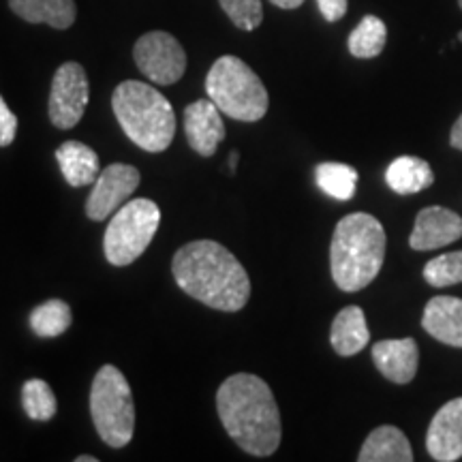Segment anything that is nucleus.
Returning a JSON list of instances; mask_svg holds the SVG:
<instances>
[{"instance_id": "obj_1", "label": "nucleus", "mask_w": 462, "mask_h": 462, "mask_svg": "<svg viewBox=\"0 0 462 462\" xmlns=\"http://www.w3.org/2000/svg\"><path fill=\"white\" fill-rule=\"evenodd\" d=\"M171 274L184 293L223 313L242 310L251 298L245 265L218 242L195 240L178 248Z\"/></svg>"}, {"instance_id": "obj_2", "label": "nucleus", "mask_w": 462, "mask_h": 462, "mask_svg": "<svg viewBox=\"0 0 462 462\" xmlns=\"http://www.w3.org/2000/svg\"><path fill=\"white\" fill-rule=\"evenodd\" d=\"M217 411L227 435L246 454L265 458L281 446L282 426L279 404L262 377L231 374L217 392Z\"/></svg>"}, {"instance_id": "obj_3", "label": "nucleus", "mask_w": 462, "mask_h": 462, "mask_svg": "<svg viewBox=\"0 0 462 462\" xmlns=\"http://www.w3.org/2000/svg\"><path fill=\"white\" fill-rule=\"evenodd\" d=\"M385 229L366 212H354L340 218L332 236L330 270L338 289L360 291L377 279L385 259Z\"/></svg>"}, {"instance_id": "obj_4", "label": "nucleus", "mask_w": 462, "mask_h": 462, "mask_svg": "<svg viewBox=\"0 0 462 462\" xmlns=\"http://www.w3.org/2000/svg\"><path fill=\"white\" fill-rule=\"evenodd\" d=\"M112 107L125 135L148 152H163L176 135L171 103L152 86L126 79L114 90Z\"/></svg>"}, {"instance_id": "obj_5", "label": "nucleus", "mask_w": 462, "mask_h": 462, "mask_svg": "<svg viewBox=\"0 0 462 462\" xmlns=\"http://www.w3.org/2000/svg\"><path fill=\"white\" fill-rule=\"evenodd\" d=\"M206 92L221 114L240 123H257L270 106L259 75L238 56L218 58L206 75Z\"/></svg>"}, {"instance_id": "obj_6", "label": "nucleus", "mask_w": 462, "mask_h": 462, "mask_svg": "<svg viewBox=\"0 0 462 462\" xmlns=\"http://www.w3.org/2000/svg\"><path fill=\"white\" fill-rule=\"evenodd\" d=\"M90 415L106 446L120 449L131 443L135 430V404H133L131 385L112 364H106L92 381Z\"/></svg>"}, {"instance_id": "obj_7", "label": "nucleus", "mask_w": 462, "mask_h": 462, "mask_svg": "<svg viewBox=\"0 0 462 462\" xmlns=\"http://www.w3.org/2000/svg\"><path fill=\"white\" fill-rule=\"evenodd\" d=\"M161 225V210L152 199H131L112 215L106 236L103 253L116 268L131 265L143 255Z\"/></svg>"}, {"instance_id": "obj_8", "label": "nucleus", "mask_w": 462, "mask_h": 462, "mask_svg": "<svg viewBox=\"0 0 462 462\" xmlns=\"http://www.w3.org/2000/svg\"><path fill=\"white\" fill-rule=\"evenodd\" d=\"M133 58L150 82L171 86L187 71V51L176 37L163 31L142 34L133 48Z\"/></svg>"}, {"instance_id": "obj_9", "label": "nucleus", "mask_w": 462, "mask_h": 462, "mask_svg": "<svg viewBox=\"0 0 462 462\" xmlns=\"http://www.w3.org/2000/svg\"><path fill=\"white\" fill-rule=\"evenodd\" d=\"M90 99V86L86 69L79 62H65L58 67L51 79L48 112L56 129L69 131L84 118Z\"/></svg>"}, {"instance_id": "obj_10", "label": "nucleus", "mask_w": 462, "mask_h": 462, "mask_svg": "<svg viewBox=\"0 0 462 462\" xmlns=\"http://www.w3.org/2000/svg\"><path fill=\"white\" fill-rule=\"evenodd\" d=\"M140 170L133 165L112 163L99 173L95 180L88 201H86V215L90 221H106L118 208H123L131 195L140 187Z\"/></svg>"}, {"instance_id": "obj_11", "label": "nucleus", "mask_w": 462, "mask_h": 462, "mask_svg": "<svg viewBox=\"0 0 462 462\" xmlns=\"http://www.w3.org/2000/svg\"><path fill=\"white\" fill-rule=\"evenodd\" d=\"M462 238V218L454 210L441 206H430L420 210L415 217V225L411 231V245L413 251H432V248H441L454 245L456 240Z\"/></svg>"}, {"instance_id": "obj_12", "label": "nucleus", "mask_w": 462, "mask_h": 462, "mask_svg": "<svg viewBox=\"0 0 462 462\" xmlns=\"http://www.w3.org/2000/svg\"><path fill=\"white\" fill-rule=\"evenodd\" d=\"M426 449L437 462L462 458V396L443 404L426 432Z\"/></svg>"}, {"instance_id": "obj_13", "label": "nucleus", "mask_w": 462, "mask_h": 462, "mask_svg": "<svg viewBox=\"0 0 462 462\" xmlns=\"http://www.w3.org/2000/svg\"><path fill=\"white\" fill-rule=\"evenodd\" d=\"M184 133L189 146L201 157H212L218 143L225 140V125L218 109L210 99H199L184 109Z\"/></svg>"}, {"instance_id": "obj_14", "label": "nucleus", "mask_w": 462, "mask_h": 462, "mask_svg": "<svg viewBox=\"0 0 462 462\" xmlns=\"http://www.w3.org/2000/svg\"><path fill=\"white\" fill-rule=\"evenodd\" d=\"M373 362L392 383L404 385L413 381L420 366V349L413 338L379 340L373 346Z\"/></svg>"}, {"instance_id": "obj_15", "label": "nucleus", "mask_w": 462, "mask_h": 462, "mask_svg": "<svg viewBox=\"0 0 462 462\" xmlns=\"http://www.w3.org/2000/svg\"><path fill=\"white\" fill-rule=\"evenodd\" d=\"M421 328L449 346H462V300L452 296L432 298L424 309Z\"/></svg>"}, {"instance_id": "obj_16", "label": "nucleus", "mask_w": 462, "mask_h": 462, "mask_svg": "<svg viewBox=\"0 0 462 462\" xmlns=\"http://www.w3.org/2000/svg\"><path fill=\"white\" fill-rule=\"evenodd\" d=\"M9 7L28 24H48L67 31L78 17L75 0H9Z\"/></svg>"}, {"instance_id": "obj_17", "label": "nucleus", "mask_w": 462, "mask_h": 462, "mask_svg": "<svg viewBox=\"0 0 462 462\" xmlns=\"http://www.w3.org/2000/svg\"><path fill=\"white\" fill-rule=\"evenodd\" d=\"M368 340H371V332H368L364 310L360 306H345L332 321L330 343L334 351L343 357L357 356L368 345Z\"/></svg>"}, {"instance_id": "obj_18", "label": "nucleus", "mask_w": 462, "mask_h": 462, "mask_svg": "<svg viewBox=\"0 0 462 462\" xmlns=\"http://www.w3.org/2000/svg\"><path fill=\"white\" fill-rule=\"evenodd\" d=\"M360 462H411L413 449L404 432L396 426H379L366 437L357 454Z\"/></svg>"}, {"instance_id": "obj_19", "label": "nucleus", "mask_w": 462, "mask_h": 462, "mask_svg": "<svg viewBox=\"0 0 462 462\" xmlns=\"http://www.w3.org/2000/svg\"><path fill=\"white\" fill-rule=\"evenodd\" d=\"M56 161L62 176L71 187H86L99 178V157L90 146L82 142H65L56 150Z\"/></svg>"}, {"instance_id": "obj_20", "label": "nucleus", "mask_w": 462, "mask_h": 462, "mask_svg": "<svg viewBox=\"0 0 462 462\" xmlns=\"http://www.w3.org/2000/svg\"><path fill=\"white\" fill-rule=\"evenodd\" d=\"M385 182L396 195H413L432 187L435 173L430 165L420 157H398L385 171Z\"/></svg>"}, {"instance_id": "obj_21", "label": "nucleus", "mask_w": 462, "mask_h": 462, "mask_svg": "<svg viewBox=\"0 0 462 462\" xmlns=\"http://www.w3.org/2000/svg\"><path fill=\"white\" fill-rule=\"evenodd\" d=\"M32 332L42 338H56L65 334L73 323L71 306L62 300H48V302L34 306L28 317Z\"/></svg>"}, {"instance_id": "obj_22", "label": "nucleus", "mask_w": 462, "mask_h": 462, "mask_svg": "<svg viewBox=\"0 0 462 462\" xmlns=\"http://www.w3.org/2000/svg\"><path fill=\"white\" fill-rule=\"evenodd\" d=\"M317 187L328 198L349 201L357 189V171L346 163H319L315 170Z\"/></svg>"}, {"instance_id": "obj_23", "label": "nucleus", "mask_w": 462, "mask_h": 462, "mask_svg": "<svg viewBox=\"0 0 462 462\" xmlns=\"http://www.w3.org/2000/svg\"><path fill=\"white\" fill-rule=\"evenodd\" d=\"M388 42V28L377 15H364L362 22L349 34V51L356 58L379 56Z\"/></svg>"}, {"instance_id": "obj_24", "label": "nucleus", "mask_w": 462, "mask_h": 462, "mask_svg": "<svg viewBox=\"0 0 462 462\" xmlns=\"http://www.w3.org/2000/svg\"><path fill=\"white\" fill-rule=\"evenodd\" d=\"M22 407L34 421H50L58 411V401L50 383L43 379H28L22 385Z\"/></svg>"}, {"instance_id": "obj_25", "label": "nucleus", "mask_w": 462, "mask_h": 462, "mask_svg": "<svg viewBox=\"0 0 462 462\" xmlns=\"http://www.w3.org/2000/svg\"><path fill=\"white\" fill-rule=\"evenodd\" d=\"M424 279L432 287H452L462 282V251L446 253L424 265Z\"/></svg>"}, {"instance_id": "obj_26", "label": "nucleus", "mask_w": 462, "mask_h": 462, "mask_svg": "<svg viewBox=\"0 0 462 462\" xmlns=\"http://www.w3.org/2000/svg\"><path fill=\"white\" fill-rule=\"evenodd\" d=\"M234 26L240 31H255L263 20L262 0H218Z\"/></svg>"}, {"instance_id": "obj_27", "label": "nucleus", "mask_w": 462, "mask_h": 462, "mask_svg": "<svg viewBox=\"0 0 462 462\" xmlns=\"http://www.w3.org/2000/svg\"><path fill=\"white\" fill-rule=\"evenodd\" d=\"M17 135V118L0 95V148L11 146Z\"/></svg>"}, {"instance_id": "obj_28", "label": "nucleus", "mask_w": 462, "mask_h": 462, "mask_svg": "<svg viewBox=\"0 0 462 462\" xmlns=\"http://www.w3.org/2000/svg\"><path fill=\"white\" fill-rule=\"evenodd\" d=\"M317 5L326 22H338L346 14V0H317Z\"/></svg>"}, {"instance_id": "obj_29", "label": "nucleus", "mask_w": 462, "mask_h": 462, "mask_svg": "<svg viewBox=\"0 0 462 462\" xmlns=\"http://www.w3.org/2000/svg\"><path fill=\"white\" fill-rule=\"evenodd\" d=\"M449 143H452L454 148L462 150V114L458 116V120L454 123L452 133H449Z\"/></svg>"}, {"instance_id": "obj_30", "label": "nucleus", "mask_w": 462, "mask_h": 462, "mask_svg": "<svg viewBox=\"0 0 462 462\" xmlns=\"http://www.w3.org/2000/svg\"><path fill=\"white\" fill-rule=\"evenodd\" d=\"M270 3L276 5L279 9H298L304 0H270Z\"/></svg>"}, {"instance_id": "obj_31", "label": "nucleus", "mask_w": 462, "mask_h": 462, "mask_svg": "<svg viewBox=\"0 0 462 462\" xmlns=\"http://www.w3.org/2000/svg\"><path fill=\"white\" fill-rule=\"evenodd\" d=\"M229 167L236 171V167H238V152L229 154Z\"/></svg>"}, {"instance_id": "obj_32", "label": "nucleus", "mask_w": 462, "mask_h": 462, "mask_svg": "<svg viewBox=\"0 0 462 462\" xmlns=\"http://www.w3.org/2000/svg\"><path fill=\"white\" fill-rule=\"evenodd\" d=\"M75 462H99V458L97 456H78Z\"/></svg>"}, {"instance_id": "obj_33", "label": "nucleus", "mask_w": 462, "mask_h": 462, "mask_svg": "<svg viewBox=\"0 0 462 462\" xmlns=\"http://www.w3.org/2000/svg\"><path fill=\"white\" fill-rule=\"evenodd\" d=\"M458 39H460V42H462V32H460V34H458Z\"/></svg>"}, {"instance_id": "obj_34", "label": "nucleus", "mask_w": 462, "mask_h": 462, "mask_svg": "<svg viewBox=\"0 0 462 462\" xmlns=\"http://www.w3.org/2000/svg\"><path fill=\"white\" fill-rule=\"evenodd\" d=\"M458 5H460V9H462V0H458Z\"/></svg>"}]
</instances>
